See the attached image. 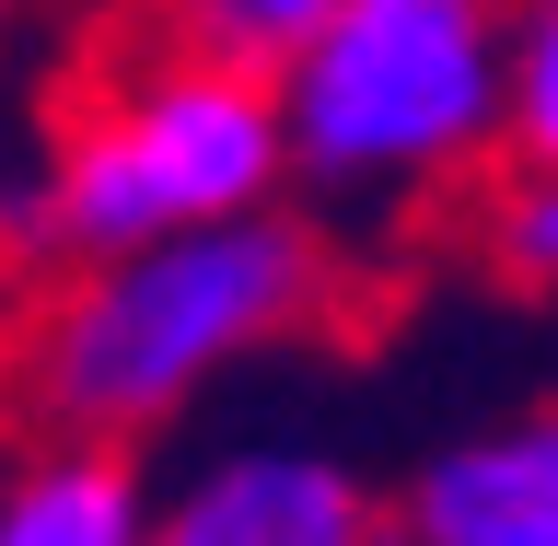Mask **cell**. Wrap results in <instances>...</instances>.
<instances>
[{
  "label": "cell",
  "mask_w": 558,
  "mask_h": 546,
  "mask_svg": "<svg viewBox=\"0 0 558 546\" xmlns=\"http://www.w3.org/2000/svg\"><path fill=\"white\" fill-rule=\"evenodd\" d=\"M24 396V314H12V291H0V408Z\"/></svg>",
  "instance_id": "cell-10"
},
{
  "label": "cell",
  "mask_w": 558,
  "mask_h": 546,
  "mask_svg": "<svg viewBox=\"0 0 558 546\" xmlns=\"http://www.w3.org/2000/svg\"><path fill=\"white\" fill-rule=\"evenodd\" d=\"M151 465L105 430H35L0 453V546H151Z\"/></svg>",
  "instance_id": "cell-6"
},
{
  "label": "cell",
  "mask_w": 558,
  "mask_h": 546,
  "mask_svg": "<svg viewBox=\"0 0 558 546\" xmlns=\"http://www.w3.org/2000/svg\"><path fill=\"white\" fill-rule=\"evenodd\" d=\"M500 82H512V151L500 163H558V0L500 12Z\"/></svg>",
  "instance_id": "cell-9"
},
{
  "label": "cell",
  "mask_w": 558,
  "mask_h": 546,
  "mask_svg": "<svg viewBox=\"0 0 558 546\" xmlns=\"http://www.w3.org/2000/svg\"><path fill=\"white\" fill-rule=\"evenodd\" d=\"M384 546H558V396L442 430L384 488Z\"/></svg>",
  "instance_id": "cell-5"
},
{
  "label": "cell",
  "mask_w": 558,
  "mask_h": 546,
  "mask_svg": "<svg viewBox=\"0 0 558 546\" xmlns=\"http://www.w3.org/2000/svg\"><path fill=\"white\" fill-rule=\"evenodd\" d=\"M349 314L338 233L314 209H221L186 233H151L129 256L47 268L24 303V396L47 430H105L151 442L174 418L279 349H314Z\"/></svg>",
  "instance_id": "cell-1"
},
{
  "label": "cell",
  "mask_w": 558,
  "mask_h": 546,
  "mask_svg": "<svg viewBox=\"0 0 558 546\" xmlns=\"http://www.w3.org/2000/svg\"><path fill=\"white\" fill-rule=\"evenodd\" d=\"M477 268L523 303H558V163H500L477 186Z\"/></svg>",
  "instance_id": "cell-8"
},
{
  "label": "cell",
  "mask_w": 558,
  "mask_h": 546,
  "mask_svg": "<svg viewBox=\"0 0 558 546\" xmlns=\"http://www.w3.org/2000/svg\"><path fill=\"white\" fill-rule=\"evenodd\" d=\"M268 198H291L279 94L256 70L186 59L151 35L47 129L35 174H0V256H24L47 279L82 256L186 233V221H221V209H268Z\"/></svg>",
  "instance_id": "cell-3"
},
{
  "label": "cell",
  "mask_w": 558,
  "mask_h": 546,
  "mask_svg": "<svg viewBox=\"0 0 558 546\" xmlns=\"http://www.w3.org/2000/svg\"><path fill=\"white\" fill-rule=\"evenodd\" d=\"M12 12H24V0H0V24H12Z\"/></svg>",
  "instance_id": "cell-11"
},
{
  "label": "cell",
  "mask_w": 558,
  "mask_h": 546,
  "mask_svg": "<svg viewBox=\"0 0 558 546\" xmlns=\"http://www.w3.org/2000/svg\"><path fill=\"white\" fill-rule=\"evenodd\" d=\"M500 12L512 0H338L268 82L291 186L349 221H408L488 186L512 151Z\"/></svg>",
  "instance_id": "cell-2"
},
{
  "label": "cell",
  "mask_w": 558,
  "mask_h": 546,
  "mask_svg": "<svg viewBox=\"0 0 558 546\" xmlns=\"http://www.w3.org/2000/svg\"><path fill=\"white\" fill-rule=\"evenodd\" d=\"M151 546H384V488L314 430H233L151 488Z\"/></svg>",
  "instance_id": "cell-4"
},
{
  "label": "cell",
  "mask_w": 558,
  "mask_h": 546,
  "mask_svg": "<svg viewBox=\"0 0 558 546\" xmlns=\"http://www.w3.org/2000/svg\"><path fill=\"white\" fill-rule=\"evenodd\" d=\"M326 12H338V0H151V35H163V47H186V59H221V70L279 82V70H291V47H303Z\"/></svg>",
  "instance_id": "cell-7"
}]
</instances>
